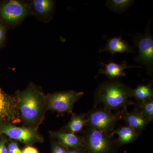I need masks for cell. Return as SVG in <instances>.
<instances>
[{
  "instance_id": "obj_1",
  "label": "cell",
  "mask_w": 153,
  "mask_h": 153,
  "mask_svg": "<svg viewBox=\"0 0 153 153\" xmlns=\"http://www.w3.org/2000/svg\"><path fill=\"white\" fill-rule=\"evenodd\" d=\"M16 100L21 120L26 126L36 128L44 117L47 98L35 88L29 87L19 93Z\"/></svg>"
},
{
  "instance_id": "obj_2",
  "label": "cell",
  "mask_w": 153,
  "mask_h": 153,
  "mask_svg": "<svg viewBox=\"0 0 153 153\" xmlns=\"http://www.w3.org/2000/svg\"><path fill=\"white\" fill-rule=\"evenodd\" d=\"M132 90L123 83L112 81L103 83L97 89L96 97L106 109H118L129 103Z\"/></svg>"
},
{
  "instance_id": "obj_3",
  "label": "cell",
  "mask_w": 153,
  "mask_h": 153,
  "mask_svg": "<svg viewBox=\"0 0 153 153\" xmlns=\"http://www.w3.org/2000/svg\"><path fill=\"white\" fill-rule=\"evenodd\" d=\"M6 136L26 145L42 143L44 139L37 129L26 126H17L8 122L0 123V136Z\"/></svg>"
},
{
  "instance_id": "obj_4",
  "label": "cell",
  "mask_w": 153,
  "mask_h": 153,
  "mask_svg": "<svg viewBox=\"0 0 153 153\" xmlns=\"http://www.w3.org/2000/svg\"><path fill=\"white\" fill-rule=\"evenodd\" d=\"M84 94L82 91H74L56 92L47 97V109L59 113L71 112L74 103Z\"/></svg>"
},
{
  "instance_id": "obj_5",
  "label": "cell",
  "mask_w": 153,
  "mask_h": 153,
  "mask_svg": "<svg viewBox=\"0 0 153 153\" xmlns=\"http://www.w3.org/2000/svg\"><path fill=\"white\" fill-rule=\"evenodd\" d=\"M134 43L138 49V55L135 60L144 65L149 71L153 67V38L149 31L144 34L138 35L134 38Z\"/></svg>"
},
{
  "instance_id": "obj_6",
  "label": "cell",
  "mask_w": 153,
  "mask_h": 153,
  "mask_svg": "<svg viewBox=\"0 0 153 153\" xmlns=\"http://www.w3.org/2000/svg\"><path fill=\"white\" fill-rule=\"evenodd\" d=\"M117 118L107 109L94 110L88 114L87 123L91 128L107 134L112 130Z\"/></svg>"
},
{
  "instance_id": "obj_7",
  "label": "cell",
  "mask_w": 153,
  "mask_h": 153,
  "mask_svg": "<svg viewBox=\"0 0 153 153\" xmlns=\"http://www.w3.org/2000/svg\"><path fill=\"white\" fill-rule=\"evenodd\" d=\"M84 142L90 153H108L111 149V140L107 134L92 128Z\"/></svg>"
},
{
  "instance_id": "obj_8",
  "label": "cell",
  "mask_w": 153,
  "mask_h": 153,
  "mask_svg": "<svg viewBox=\"0 0 153 153\" xmlns=\"http://www.w3.org/2000/svg\"><path fill=\"white\" fill-rule=\"evenodd\" d=\"M21 121L16 99L9 96L0 88V123L17 124Z\"/></svg>"
},
{
  "instance_id": "obj_9",
  "label": "cell",
  "mask_w": 153,
  "mask_h": 153,
  "mask_svg": "<svg viewBox=\"0 0 153 153\" xmlns=\"http://www.w3.org/2000/svg\"><path fill=\"white\" fill-rule=\"evenodd\" d=\"M27 8L22 3L12 0L2 7L0 15L7 22L15 23L22 20L27 13Z\"/></svg>"
},
{
  "instance_id": "obj_10",
  "label": "cell",
  "mask_w": 153,
  "mask_h": 153,
  "mask_svg": "<svg viewBox=\"0 0 153 153\" xmlns=\"http://www.w3.org/2000/svg\"><path fill=\"white\" fill-rule=\"evenodd\" d=\"M135 47L131 46L122 38V36L108 38L107 43L100 52L107 51L113 56L117 53H131L134 52Z\"/></svg>"
},
{
  "instance_id": "obj_11",
  "label": "cell",
  "mask_w": 153,
  "mask_h": 153,
  "mask_svg": "<svg viewBox=\"0 0 153 153\" xmlns=\"http://www.w3.org/2000/svg\"><path fill=\"white\" fill-rule=\"evenodd\" d=\"M103 68L100 69L98 75L103 74L106 75L109 79H111L117 77L125 76V70L126 68L134 67H141L140 66H129L126 61H123L121 64L115 63L110 60L107 63L101 62Z\"/></svg>"
},
{
  "instance_id": "obj_12",
  "label": "cell",
  "mask_w": 153,
  "mask_h": 153,
  "mask_svg": "<svg viewBox=\"0 0 153 153\" xmlns=\"http://www.w3.org/2000/svg\"><path fill=\"white\" fill-rule=\"evenodd\" d=\"M51 135L58 141L59 143L67 148L83 149V140L75 134L67 131L51 132Z\"/></svg>"
},
{
  "instance_id": "obj_13",
  "label": "cell",
  "mask_w": 153,
  "mask_h": 153,
  "mask_svg": "<svg viewBox=\"0 0 153 153\" xmlns=\"http://www.w3.org/2000/svg\"><path fill=\"white\" fill-rule=\"evenodd\" d=\"M124 118L128 126L137 132L144 128L150 122L140 111L128 113Z\"/></svg>"
},
{
  "instance_id": "obj_14",
  "label": "cell",
  "mask_w": 153,
  "mask_h": 153,
  "mask_svg": "<svg viewBox=\"0 0 153 153\" xmlns=\"http://www.w3.org/2000/svg\"><path fill=\"white\" fill-rule=\"evenodd\" d=\"M118 136V141L121 145L130 143L137 138L138 132L128 126L122 127L113 132Z\"/></svg>"
},
{
  "instance_id": "obj_15",
  "label": "cell",
  "mask_w": 153,
  "mask_h": 153,
  "mask_svg": "<svg viewBox=\"0 0 153 153\" xmlns=\"http://www.w3.org/2000/svg\"><path fill=\"white\" fill-rule=\"evenodd\" d=\"M86 123L87 118L85 114H74L65 129L67 132L75 134L82 131Z\"/></svg>"
},
{
  "instance_id": "obj_16",
  "label": "cell",
  "mask_w": 153,
  "mask_h": 153,
  "mask_svg": "<svg viewBox=\"0 0 153 153\" xmlns=\"http://www.w3.org/2000/svg\"><path fill=\"white\" fill-rule=\"evenodd\" d=\"M153 96V89L150 84L139 85L132 90V96L140 102L152 98Z\"/></svg>"
},
{
  "instance_id": "obj_17",
  "label": "cell",
  "mask_w": 153,
  "mask_h": 153,
  "mask_svg": "<svg viewBox=\"0 0 153 153\" xmlns=\"http://www.w3.org/2000/svg\"><path fill=\"white\" fill-rule=\"evenodd\" d=\"M134 2L131 0H109L107 1L106 6L114 12L122 13L128 9Z\"/></svg>"
},
{
  "instance_id": "obj_18",
  "label": "cell",
  "mask_w": 153,
  "mask_h": 153,
  "mask_svg": "<svg viewBox=\"0 0 153 153\" xmlns=\"http://www.w3.org/2000/svg\"><path fill=\"white\" fill-rule=\"evenodd\" d=\"M33 6L38 13L44 15L50 12L53 6V2L49 0H34Z\"/></svg>"
},
{
  "instance_id": "obj_19",
  "label": "cell",
  "mask_w": 153,
  "mask_h": 153,
  "mask_svg": "<svg viewBox=\"0 0 153 153\" xmlns=\"http://www.w3.org/2000/svg\"><path fill=\"white\" fill-rule=\"evenodd\" d=\"M142 114L149 121L153 120V100L152 98L150 99L145 101L141 102L140 104Z\"/></svg>"
},
{
  "instance_id": "obj_20",
  "label": "cell",
  "mask_w": 153,
  "mask_h": 153,
  "mask_svg": "<svg viewBox=\"0 0 153 153\" xmlns=\"http://www.w3.org/2000/svg\"><path fill=\"white\" fill-rule=\"evenodd\" d=\"M68 148L64 146L59 143H53L52 146V153H67Z\"/></svg>"
},
{
  "instance_id": "obj_21",
  "label": "cell",
  "mask_w": 153,
  "mask_h": 153,
  "mask_svg": "<svg viewBox=\"0 0 153 153\" xmlns=\"http://www.w3.org/2000/svg\"><path fill=\"white\" fill-rule=\"evenodd\" d=\"M0 137V153H8L7 147V137L6 136L1 135Z\"/></svg>"
},
{
  "instance_id": "obj_22",
  "label": "cell",
  "mask_w": 153,
  "mask_h": 153,
  "mask_svg": "<svg viewBox=\"0 0 153 153\" xmlns=\"http://www.w3.org/2000/svg\"><path fill=\"white\" fill-rule=\"evenodd\" d=\"M7 149L13 151L15 153H22V150L19 147L18 143L15 141H12L9 144Z\"/></svg>"
},
{
  "instance_id": "obj_23",
  "label": "cell",
  "mask_w": 153,
  "mask_h": 153,
  "mask_svg": "<svg viewBox=\"0 0 153 153\" xmlns=\"http://www.w3.org/2000/svg\"><path fill=\"white\" fill-rule=\"evenodd\" d=\"M22 153H39L36 148L31 146L26 147L22 151Z\"/></svg>"
},
{
  "instance_id": "obj_24",
  "label": "cell",
  "mask_w": 153,
  "mask_h": 153,
  "mask_svg": "<svg viewBox=\"0 0 153 153\" xmlns=\"http://www.w3.org/2000/svg\"><path fill=\"white\" fill-rule=\"evenodd\" d=\"M5 38V31L2 25H0V45L3 43Z\"/></svg>"
},
{
  "instance_id": "obj_25",
  "label": "cell",
  "mask_w": 153,
  "mask_h": 153,
  "mask_svg": "<svg viewBox=\"0 0 153 153\" xmlns=\"http://www.w3.org/2000/svg\"><path fill=\"white\" fill-rule=\"evenodd\" d=\"M67 153H87L85 152L83 149H72L69 150Z\"/></svg>"
}]
</instances>
